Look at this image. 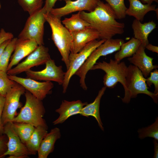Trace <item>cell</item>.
<instances>
[{"label": "cell", "mask_w": 158, "mask_h": 158, "mask_svg": "<svg viewBox=\"0 0 158 158\" xmlns=\"http://www.w3.org/2000/svg\"><path fill=\"white\" fill-rule=\"evenodd\" d=\"M80 17L97 30L101 39L108 40L124 32L125 24L117 21L114 10L107 3L100 0L95 9L89 13L80 11Z\"/></svg>", "instance_id": "1"}, {"label": "cell", "mask_w": 158, "mask_h": 158, "mask_svg": "<svg viewBox=\"0 0 158 158\" xmlns=\"http://www.w3.org/2000/svg\"><path fill=\"white\" fill-rule=\"evenodd\" d=\"M24 94L26 99L25 104L12 122L25 123L35 127L42 126L48 128L46 121L43 118L45 110L42 101L28 91H25Z\"/></svg>", "instance_id": "2"}, {"label": "cell", "mask_w": 158, "mask_h": 158, "mask_svg": "<svg viewBox=\"0 0 158 158\" xmlns=\"http://www.w3.org/2000/svg\"><path fill=\"white\" fill-rule=\"evenodd\" d=\"M44 15L51 29L52 39L59 51L62 60L64 63L67 69L73 40L71 35L62 24L61 18L50 13H44Z\"/></svg>", "instance_id": "3"}, {"label": "cell", "mask_w": 158, "mask_h": 158, "mask_svg": "<svg viewBox=\"0 0 158 158\" xmlns=\"http://www.w3.org/2000/svg\"><path fill=\"white\" fill-rule=\"evenodd\" d=\"M124 42V40L121 39L111 38L106 40L92 52L75 74L80 78V86L84 90H86L87 88L85 82L87 74L97 61L102 56H106L118 51Z\"/></svg>", "instance_id": "4"}, {"label": "cell", "mask_w": 158, "mask_h": 158, "mask_svg": "<svg viewBox=\"0 0 158 158\" xmlns=\"http://www.w3.org/2000/svg\"><path fill=\"white\" fill-rule=\"evenodd\" d=\"M146 79L141 71L136 66L130 65L128 67L126 78V90L125 91L122 102L129 103L131 98H136L138 95L144 94L151 97L154 102H158V95L155 94L148 90Z\"/></svg>", "instance_id": "5"}, {"label": "cell", "mask_w": 158, "mask_h": 158, "mask_svg": "<svg viewBox=\"0 0 158 158\" xmlns=\"http://www.w3.org/2000/svg\"><path fill=\"white\" fill-rule=\"evenodd\" d=\"M98 69L102 70L105 73L103 81L104 87L113 88L119 82L122 85L124 91H126L128 67L124 62L118 63L111 59L109 62L104 61L96 62L90 70Z\"/></svg>", "instance_id": "6"}, {"label": "cell", "mask_w": 158, "mask_h": 158, "mask_svg": "<svg viewBox=\"0 0 158 158\" xmlns=\"http://www.w3.org/2000/svg\"><path fill=\"white\" fill-rule=\"evenodd\" d=\"M46 13L45 9L43 7L30 15L18 38L34 40L39 45H44V24L46 20L44 14Z\"/></svg>", "instance_id": "7"}, {"label": "cell", "mask_w": 158, "mask_h": 158, "mask_svg": "<svg viewBox=\"0 0 158 158\" xmlns=\"http://www.w3.org/2000/svg\"><path fill=\"white\" fill-rule=\"evenodd\" d=\"M106 40H93L87 43L79 52L70 53L69 57V66L65 72L62 84L63 92L65 93L67 90L71 78L75 75L92 52Z\"/></svg>", "instance_id": "8"}, {"label": "cell", "mask_w": 158, "mask_h": 158, "mask_svg": "<svg viewBox=\"0 0 158 158\" xmlns=\"http://www.w3.org/2000/svg\"><path fill=\"white\" fill-rule=\"evenodd\" d=\"M25 91L23 87L16 83L7 93L1 117L4 126L7 123L12 122L16 116L17 110L21 107L20 97Z\"/></svg>", "instance_id": "9"}, {"label": "cell", "mask_w": 158, "mask_h": 158, "mask_svg": "<svg viewBox=\"0 0 158 158\" xmlns=\"http://www.w3.org/2000/svg\"><path fill=\"white\" fill-rule=\"evenodd\" d=\"M51 59L48 48L44 45H38L23 61L7 71L8 75H16L30 70L35 66L45 64Z\"/></svg>", "instance_id": "10"}, {"label": "cell", "mask_w": 158, "mask_h": 158, "mask_svg": "<svg viewBox=\"0 0 158 158\" xmlns=\"http://www.w3.org/2000/svg\"><path fill=\"white\" fill-rule=\"evenodd\" d=\"M45 64V68L41 71H35L30 69L25 72L26 78L36 80L54 81L62 85L65 74L62 66H57L54 61L51 59Z\"/></svg>", "instance_id": "11"}, {"label": "cell", "mask_w": 158, "mask_h": 158, "mask_svg": "<svg viewBox=\"0 0 158 158\" xmlns=\"http://www.w3.org/2000/svg\"><path fill=\"white\" fill-rule=\"evenodd\" d=\"M4 134L8 139L7 150L4 157L9 155V158H25L30 155L25 144L15 131L12 122H8L4 126Z\"/></svg>", "instance_id": "12"}, {"label": "cell", "mask_w": 158, "mask_h": 158, "mask_svg": "<svg viewBox=\"0 0 158 158\" xmlns=\"http://www.w3.org/2000/svg\"><path fill=\"white\" fill-rule=\"evenodd\" d=\"M8 77L9 79L20 85L25 90L41 101L51 93L54 87L51 81L39 82L30 78H21L16 75H8Z\"/></svg>", "instance_id": "13"}, {"label": "cell", "mask_w": 158, "mask_h": 158, "mask_svg": "<svg viewBox=\"0 0 158 158\" xmlns=\"http://www.w3.org/2000/svg\"><path fill=\"white\" fill-rule=\"evenodd\" d=\"M65 5L62 7L53 8L50 12L51 14L61 18L62 17L76 11H93L100 0H63Z\"/></svg>", "instance_id": "14"}, {"label": "cell", "mask_w": 158, "mask_h": 158, "mask_svg": "<svg viewBox=\"0 0 158 158\" xmlns=\"http://www.w3.org/2000/svg\"><path fill=\"white\" fill-rule=\"evenodd\" d=\"M70 32L73 39L70 49L71 53H78L89 42L100 39L98 32L90 27L82 30Z\"/></svg>", "instance_id": "15"}, {"label": "cell", "mask_w": 158, "mask_h": 158, "mask_svg": "<svg viewBox=\"0 0 158 158\" xmlns=\"http://www.w3.org/2000/svg\"><path fill=\"white\" fill-rule=\"evenodd\" d=\"M38 45L34 40L18 38L13 54L8 66L7 71L17 65L22 59L33 51Z\"/></svg>", "instance_id": "16"}, {"label": "cell", "mask_w": 158, "mask_h": 158, "mask_svg": "<svg viewBox=\"0 0 158 158\" xmlns=\"http://www.w3.org/2000/svg\"><path fill=\"white\" fill-rule=\"evenodd\" d=\"M145 49L141 44L137 51L128 59L141 71L145 78H147L153 70L157 69L158 66L153 64V58L146 54Z\"/></svg>", "instance_id": "17"}, {"label": "cell", "mask_w": 158, "mask_h": 158, "mask_svg": "<svg viewBox=\"0 0 158 158\" xmlns=\"http://www.w3.org/2000/svg\"><path fill=\"white\" fill-rule=\"evenodd\" d=\"M87 103L83 102L79 100L72 101H62L59 108L55 110L59 116L53 122V124L62 123L71 116L79 114L83 108Z\"/></svg>", "instance_id": "18"}, {"label": "cell", "mask_w": 158, "mask_h": 158, "mask_svg": "<svg viewBox=\"0 0 158 158\" xmlns=\"http://www.w3.org/2000/svg\"><path fill=\"white\" fill-rule=\"evenodd\" d=\"M61 136L60 129L57 127L52 129L49 133H47L42 140L37 151L38 157L47 158L54 151L55 144Z\"/></svg>", "instance_id": "19"}, {"label": "cell", "mask_w": 158, "mask_h": 158, "mask_svg": "<svg viewBox=\"0 0 158 158\" xmlns=\"http://www.w3.org/2000/svg\"><path fill=\"white\" fill-rule=\"evenodd\" d=\"M132 28L134 37L139 40L141 44L145 47L149 43L148 36L156 28V24L152 20L142 23L135 19L133 21Z\"/></svg>", "instance_id": "20"}, {"label": "cell", "mask_w": 158, "mask_h": 158, "mask_svg": "<svg viewBox=\"0 0 158 158\" xmlns=\"http://www.w3.org/2000/svg\"><path fill=\"white\" fill-rule=\"evenodd\" d=\"M104 86L100 90L94 101L92 103L87 104L80 111L81 115L88 117L90 116L94 117L97 122L100 128L104 130L103 124L102 122L99 114V107L101 99L106 89Z\"/></svg>", "instance_id": "21"}, {"label": "cell", "mask_w": 158, "mask_h": 158, "mask_svg": "<svg viewBox=\"0 0 158 158\" xmlns=\"http://www.w3.org/2000/svg\"><path fill=\"white\" fill-rule=\"evenodd\" d=\"M128 0L130 5L126 10V15L133 16L141 22L143 20L145 16L148 12L156 10V5L143 4L139 0Z\"/></svg>", "instance_id": "22"}, {"label": "cell", "mask_w": 158, "mask_h": 158, "mask_svg": "<svg viewBox=\"0 0 158 158\" xmlns=\"http://www.w3.org/2000/svg\"><path fill=\"white\" fill-rule=\"evenodd\" d=\"M48 128L38 126L35 128L31 136L25 144L30 155H35L43 138L47 133Z\"/></svg>", "instance_id": "23"}, {"label": "cell", "mask_w": 158, "mask_h": 158, "mask_svg": "<svg viewBox=\"0 0 158 158\" xmlns=\"http://www.w3.org/2000/svg\"><path fill=\"white\" fill-rule=\"evenodd\" d=\"M141 44L139 40L134 37L132 38L126 42L122 44L120 49L114 55V60L119 63L123 59L132 56L137 51Z\"/></svg>", "instance_id": "24"}, {"label": "cell", "mask_w": 158, "mask_h": 158, "mask_svg": "<svg viewBox=\"0 0 158 158\" xmlns=\"http://www.w3.org/2000/svg\"><path fill=\"white\" fill-rule=\"evenodd\" d=\"M80 11L73 14L69 18H65L62 21L65 27L70 32L78 31L90 27V24L80 16Z\"/></svg>", "instance_id": "25"}, {"label": "cell", "mask_w": 158, "mask_h": 158, "mask_svg": "<svg viewBox=\"0 0 158 158\" xmlns=\"http://www.w3.org/2000/svg\"><path fill=\"white\" fill-rule=\"evenodd\" d=\"M13 128L22 142L25 144L33 133L35 127L25 123L12 122Z\"/></svg>", "instance_id": "26"}, {"label": "cell", "mask_w": 158, "mask_h": 158, "mask_svg": "<svg viewBox=\"0 0 158 158\" xmlns=\"http://www.w3.org/2000/svg\"><path fill=\"white\" fill-rule=\"evenodd\" d=\"M18 38H13L7 45L0 58V71L7 72L11 55L13 52Z\"/></svg>", "instance_id": "27"}, {"label": "cell", "mask_w": 158, "mask_h": 158, "mask_svg": "<svg viewBox=\"0 0 158 158\" xmlns=\"http://www.w3.org/2000/svg\"><path fill=\"white\" fill-rule=\"evenodd\" d=\"M138 132V137L140 139L149 137L158 140V117H157L153 123L147 127L139 129Z\"/></svg>", "instance_id": "28"}, {"label": "cell", "mask_w": 158, "mask_h": 158, "mask_svg": "<svg viewBox=\"0 0 158 158\" xmlns=\"http://www.w3.org/2000/svg\"><path fill=\"white\" fill-rule=\"evenodd\" d=\"M18 2L24 11L30 15L42 8L43 0H18Z\"/></svg>", "instance_id": "29"}, {"label": "cell", "mask_w": 158, "mask_h": 158, "mask_svg": "<svg viewBox=\"0 0 158 158\" xmlns=\"http://www.w3.org/2000/svg\"><path fill=\"white\" fill-rule=\"evenodd\" d=\"M115 12L117 19L125 18L126 16L127 9L124 0H105Z\"/></svg>", "instance_id": "30"}, {"label": "cell", "mask_w": 158, "mask_h": 158, "mask_svg": "<svg viewBox=\"0 0 158 158\" xmlns=\"http://www.w3.org/2000/svg\"><path fill=\"white\" fill-rule=\"evenodd\" d=\"M16 82L9 79L6 72L0 71V95L5 97L8 91Z\"/></svg>", "instance_id": "31"}, {"label": "cell", "mask_w": 158, "mask_h": 158, "mask_svg": "<svg viewBox=\"0 0 158 158\" xmlns=\"http://www.w3.org/2000/svg\"><path fill=\"white\" fill-rule=\"evenodd\" d=\"M150 73V76L146 79V82L147 86L151 87L152 84L154 85V90L153 92L158 95V70L157 69Z\"/></svg>", "instance_id": "32"}, {"label": "cell", "mask_w": 158, "mask_h": 158, "mask_svg": "<svg viewBox=\"0 0 158 158\" xmlns=\"http://www.w3.org/2000/svg\"><path fill=\"white\" fill-rule=\"evenodd\" d=\"M8 140V138L6 134H4L0 136V158L4 157V155L7 150Z\"/></svg>", "instance_id": "33"}, {"label": "cell", "mask_w": 158, "mask_h": 158, "mask_svg": "<svg viewBox=\"0 0 158 158\" xmlns=\"http://www.w3.org/2000/svg\"><path fill=\"white\" fill-rule=\"evenodd\" d=\"M5 97L0 95V136L4 134V126L1 121V117L4 109Z\"/></svg>", "instance_id": "34"}, {"label": "cell", "mask_w": 158, "mask_h": 158, "mask_svg": "<svg viewBox=\"0 0 158 158\" xmlns=\"http://www.w3.org/2000/svg\"><path fill=\"white\" fill-rule=\"evenodd\" d=\"M13 38V35L12 33L6 32L3 28L1 29L0 44L6 40L11 39Z\"/></svg>", "instance_id": "35"}, {"label": "cell", "mask_w": 158, "mask_h": 158, "mask_svg": "<svg viewBox=\"0 0 158 158\" xmlns=\"http://www.w3.org/2000/svg\"><path fill=\"white\" fill-rule=\"evenodd\" d=\"M62 0H45V4L43 7L45 9L46 13L50 12L51 10L54 7L56 2L57 1H61Z\"/></svg>", "instance_id": "36"}, {"label": "cell", "mask_w": 158, "mask_h": 158, "mask_svg": "<svg viewBox=\"0 0 158 158\" xmlns=\"http://www.w3.org/2000/svg\"><path fill=\"white\" fill-rule=\"evenodd\" d=\"M11 39L6 40L0 44V58L5 48Z\"/></svg>", "instance_id": "37"}, {"label": "cell", "mask_w": 158, "mask_h": 158, "mask_svg": "<svg viewBox=\"0 0 158 158\" xmlns=\"http://www.w3.org/2000/svg\"><path fill=\"white\" fill-rule=\"evenodd\" d=\"M145 48L152 52L158 53V47L157 46H154L151 44L149 43L145 46Z\"/></svg>", "instance_id": "38"}, {"label": "cell", "mask_w": 158, "mask_h": 158, "mask_svg": "<svg viewBox=\"0 0 158 158\" xmlns=\"http://www.w3.org/2000/svg\"><path fill=\"white\" fill-rule=\"evenodd\" d=\"M158 141L154 139L153 141L154 145V153L153 158H158Z\"/></svg>", "instance_id": "39"}, {"label": "cell", "mask_w": 158, "mask_h": 158, "mask_svg": "<svg viewBox=\"0 0 158 158\" xmlns=\"http://www.w3.org/2000/svg\"><path fill=\"white\" fill-rule=\"evenodd\" d=\"M141 2L143 4H147L149 5L152 4L153 2L154 1L158 3V0H140Z\"/></svg>", "instance_id": "40"}, {"label": "cell", "mask_w": 158, "mask_h": 158, "mask_svg": "<svg viewBox=\"0 0 158 158\" xmlns=\"http://www.w3.org/2000/svg\"><path fill=\"white\" fill-rule=\"evenodd\" d=\"M1 8V5L0 3V9Z\"/></svg>", "instance_id": "41"}, {"label": "cell", "mask_w": 158, "mask_h": 158, "mask_svg": "<svg viewBox=\"0 0 158 158\" xmlns=\"http://www.w3.org/2000/svg\"><path fill=\"white\" fill-rule=\"evenodd\" d=\"M0 34H1V30H0Z\"/></svg>", "instance_id": "42"}]
</instances>
